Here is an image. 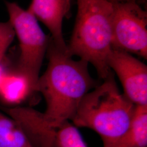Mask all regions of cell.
<instances>
[{
  "instance_id": "cell-1",
  "label": "cell",
  "mask_w": 147,
  "mask_h": 147,
  "mask_svg": "<svg viewBox=\"0 0 147 147\" xmlns=\"http://www.w3.org/2000/svg\"><path fill=\"white\" fill-rule=\"evenodd\" d=\"M47 53V69L39 76L36 90L46 101L45 119L57 128L71 121L85 95L98 84L89 73L88 63L81 59L75 61L67 49L56 45L51 37Z\"/></svg>"
},
{
  "instance_id": "cell-2",
  "label": "cell",
  "mask_w": 147,
  "mask_h": 147,
  "mask_svg": "<svg viewBox=\"0 0 147 147\" xmlns=\"http://www.w3.org/2000/svg\"><path fill=\"white\" fill-rule=\"evenodd\" d=\"M103 80L85 95L71 121L96 132L105 147L127 130L136 106L121 93L112 71Z\"/></svg>"
},
{
  "instance_id": "cell-3",
  "label": "cell",
  "mask_w": 147,
  "mask_h": 147,
  "mask_svg": "<svg viewBox=\"0 0 147 147\" xmlns=\"http://www.w3.org/2000/svg\"><path fill=\"white\" fill-rule=\"evenodd\" d=\"M113 4L107 0H78V13L67 51L92 64L102 80L112 71L108 65L112 47Z\"/></svg>"
},
{
  "instance_id": "cell-4",
  "label": "cell",
  "mask_w": 147,
  "mask_h": 147,
  "mask_svg": "<svg viewBox=\"0 0 147 147\" xmlns=\"http://www.w3.org/2000/svg\"><path fill=\"white\" fill-rule=\"evenodd\" d=\"M9 21L19 42V54L15 73L24 76L36 90L42 61L50 35L39 26L37 19L15 2H5Z\"/></svg>"
},
{
  "instance_id": "cell-5",
  "label": "cell",
  "mask_w": 147,
  "mask_h": 147,
  "mask_svg": "<svg viewBox=\"0 0 147 147\" xmlns=\"http://www.w3.org/2000/svg\"><path fill=\"white\" fill-rule=\"evenodd\" d=\"M112 47L147 58V12L136 2L112 3Z\"/></svg>"
},
{
  "instance_id": "cell-6",
  "label": "cell",
  "mask_w": 147,
  "mask_h": 147,
  "mask_svg": "<svg viewBox=\"0 0 147 147\" xmlns=\"http://www.w3.org/2000/svg\"><path fill=\"white\" fill-rule=\"evenodd\" d=\"M108 65L121 81L124 94L136 106L147 105V67L129 53L111 50Z\"/></svg>"
},
{
  "instance_id": "cell-7",
  "label": "cell",
  "mask_w": 147,
  "mask_h": 147,
  "mask_svg": "<svg viewBox=\"0 0 147 147\" xmlns=\"http://www.w3.org/2000/svg\"><path fill=\"white\" fill-rule=\"evenodd\" d=\"M5 111L19 123L33 147H57V128L48 124L43 113L27 107H17Z\"/></svg>"
},
{
  "instance_id": "cell-8",
  "label": "cell",
  "mask_w": 147,
  "mask_h": 147,
  "mask_svg": "<svg viewBox=\"0 0 147 147\" xmlns=\"http://www.w3.org/2000/svg\"><path fill=\"white\" fill-rule=\"evenodd\" d=\"M70 0H32L27 9L42 22L51 33V38L59 47L67 49L63 38V19L68 16Z\"/></svg>"
},
{
  "instance_id": "cell-9",
  "label": "cell",
  "mask_w": 147,
  "mask_h": 147,
  "mask_svg": "<svg viewBox=\"0 0 147 147\" xmlns=\"http://www.w3.org/2000/svg\"><path fill=\"white\" fill-rule=\"evenodd\" d=\"M105 147H147V105L136 106L135 115L127 130Z\"/></svg>"
},
{
  "instance_id": "cell-10",
  "label": "cell",
  "mask_w": 147,
  "mask_h": 147,
  "mask_svg": "<svg viewBox=\"0 0 147 147\" xmlns=\"http://www.w3.org/2000/svg\"><path fill=\"white\" fill-rule=\"evenodd\" d=\"M0 147H33L19 123L1 112Z\"/></svg>"
},
{
  "instance_id": "cell-11",
  "label": "cell",
  "mask_w": 147,
  "mask_h": 147,
  "mask_svg": "<svg viewBox=\"0 0 147 147\" xmlns=\"http://www.w3.org/2000/svg\"><path fill=\"white\" fill-rule=\"evenodd\" d=\"M33 92H36L30 82L15 73L14 75L4 76L0 84V93L8 102H20Z\"/></svg>"
},
{
  "instance_id": "cell-12",
  "label": "cell",
  "mask_w": 147,
  "mask_h": 147,
  "mask_svg": "<svg viewBox=\"0 0 147 147\" xmlns=\"http://www.w3.org/2000/svg\"><path fill=\"white\" fill-rule=\"evenodd\" d=\"M56 143L57 147H88L77 127L69 121L57 128Z\"/></svg>"
},
{
  "instance_id": "cell-13",
  "label": "cell",
  "mask_w": 147,
  "mask_h": 147,
  "mask_svg": "<svg viewBox=\"0 0 147 147\" xmlns=\"http://www.w3.org/2000/svg\"><path fill=\"white\" fill-rule=\"evenodd\" d=\"M15 35L14 29L9 22H0V63H2L5 52Z\"/></svg>"
},
{
  "instance_id": "cell-14",
  "label": "cell",
  "mask_w": 147,
  "mask_h": 147,
  "mask_svg": "<svg viewBox=\"0 0 147 147\" xmlns=\"http://www.w3.org/2000/svg\"><path fill=\"white\" fill-rule=\"evenodd\" d=\"M112 3L126 2H136L141 6H145L147 5V0H107Z\"/></svg>"
},
{
  "instance_id": "cell-15",
  "label": "cell",
  "mask_w": 147,
  "mask_h": 147,
  "mask_svg": "<svg viewBox=\"0 0 147 147\" xmlns=\"http://www.w3.org/2000/svg\"><path fill=\"white\" fill-rule=\"evenodd\" d=\"M4 75L3 74V70H2V68L1 66V63H0V84L3 78H4Z\"/></svg>"
}]
</instances>
